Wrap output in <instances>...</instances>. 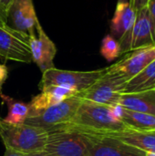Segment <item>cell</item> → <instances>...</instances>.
Listing matches in <instances>:
<instances>
[{"label":"cell","mask_w":155,"mask_h":156,"mask_svg":"<svg viewBox=\"0 0 155 156\" xmlns=\"http://www.w3.org/2000/svg\"><path fill=\"white\" fill-rule=\"evenodd\" d=\"M105 137L119 140L143 152H155V131H136L127 128L112 133Z\"/></svg>","instance_id":"16"},{"label":"cell","mask_w":155,"mask_h":156,"mask_svg":"<svg viewBox=\"0 0 155 156\" xmlns=\"http://www.w3.org/2000/svg\"><path fill=\"white\" fill-rule=\"evenodd\" d=\"M145 156H155V152H146Z\"/></svg>","instance_id":"28"},{"label":"cell","mask_w":155,"mask_h":156,"mask_svg":"<svg viewBox=\"0 0 155 156\" xmlns=\"http://www.w3.org/2000/svg\"><path fill=\"white\" fill-rule=\"evenodd\" d=\"M89 156H145V152L109 137H94Z\"/></svg>","instance_id":"12"},{"label":"cell","mask_w":155,"mask_h":156,"mask_svg":"<svg viewBox=\"0 0 155 156\" xmlns=\"http://www.w3.org/2000/svg\"><path fill=\"white\" fill-rule=\"evenodd\" d=\"M14 0H0V8L7 14L8 16V11H9V8L11 6V5L13 4Z\"/></svg>","instance_id":"24"},{"label":"cell","mask_w":155,"mask_h":156,"mask_svg":"<svg viewBox=\"0 0 155 156\" xmlns=\"http://www.w3.org/2000/svg\"><path fill=\"white\" fill-rule=\"evenodd\" d=\"M154 59L155 44L128 52L123 58L108 67V69L128 81L143 70Z\"/></svg>","instance_id":"9"},{"label":"cell","mask_w":155,"mask_h":156,"mask_svg":"<svg viewBox=\"0 0 155 156\" xmlns=\"http://www.w3.org/2000/svg\"><path fill=\"white\" fill-rule=\"evenodd\" d=\"M48 134L43 128L25 122L12 124L0 118V138L5 149L24 154L43 153Z\"/></svg>","instance_id":"2"},{"label":"cell","mask_w":155,"mask_h":156,"mask_svg":"<svg viewBox=\"0 0 155 156\" xmlns=\"http://www.w3.org/2000/svg\"><path fill=\"white\" fill-rule=\"evenodd\" d=\"M147 8H148V11H149L151 21H152L153 29V35H154L155 38V0H150L149 1Z\"/></svg>","instance_id":"21"},{"label":"cell","mask_w":155,"mask_h":156,"mask_svg":"<svg viewBox=\"0 0 155 156\" xmlns=\"http://www.w3.org/2000/svg\"><path fill=\"white\" fill-rule=\"evenodd\" d=\"M26 156H53L50 155V154H48L46 153H39V154H27Z\"/></svg>","instance_id":"27"},{"label":"cell","mask_w":155,"mask_h":156,"mask_svg":"<svg viewBox=\"0 0 155 156\" xmlns=\"http://www.w3.org/2000/svg\"><path fill=\"white\" fill-rule=\"evenodd\" d=\"M12 27L29 33L36 29L37 16L32 0H14L8 11Z\"/></svg>","instance_id":"13"},{"label":"cell","mask_w":155,"mask_h":156,"mask_svg":"<svg viewBox=\"0 0 155 156\" xmlns=\"http://www.w3.org/2000/svg\"><path fill=\"white\" fill-rule=\"evenodd\" d=\"M81 101V97L77 94L48 108L36 117L27 118L25 123L43 128L48 132L53 128L69 122L75 114Z\"/></svg>","instance_id":"7"},{"label":"cell","mask_w":155,"mask_h":156,"mask_svg":"<svg viewBox=\"0 0 155 156\" xmlns=\"http://www.w3.org/2000/svg\"><path fill=\"white\" fill-rule=\"evenodd\" d=\"M122 54L155 44L152 21L147 7L137 11L136 21L131 31L119 40Z\"/></svg>","instance_id":"8"},{"label":"cell","mask_w":155,"mask_h":156,"mask_svg":"<svg viewBox=\"0 0 155 156\" xmlns=\"http://www.w3.org/2000/svg\"><path fill=\"white\" fill-rule=\"evenodd\" d=\"M8 21V16L6 13H5L1 8H0V26L7 24Z\"/></svg>","instance_id":"25"},{"label":"cell","mask_w":155,"mask_h":156,"mask_svg":"<svg viewBox=\"0 0 155 156\" xmlns=\"http://www.w3.org/2000/svg\"><path fill=\"white\" fill-rule=\"evenodd\" d=\"M119 105L124 109L155 116V88L133 93H122Z\"/></svg>","instance_id":"15"},{"label":"cell","mask_w":155,"mask_h":156,"mask_svg":"<svg viewBox=\"0 0 155 156\" xmlns=\"http://www.w3.org/2000/svg\"><path fill=\"white\" fill-rule=\"evenodd\" d=\"M100 54L107 61H112L122 54L120 42L111 35H107L101 42Z\"/></svg>","instance_id":"20"},{"label":"cell","mask_w":155,"mask_h":156,"mask_svg":"<svg viewBox=\"0 0 155 156\" xmlns=\"http://www.w3.org/2000/svg\"><path fill=\"white\" fill-rule=\"evenodd\" d=\"M155 88V59L126 82L123 93H133Z\"/></svg>","instance_id":"18"},{"label":"cell","mask_w":155,"mask_h":156,"mask_svg":"<svg viewBox=\"0 0 155 156\" xmlns=\"http://www.w3.org/2000/svg\"><path fill=\"white\" fill-rule=\"evenodd\" d=\"M41 92L33 97L29 105L27 118H33L41 114L48 108L56 105L62 101L79 94L76 90L63 86L50 85L40 89Z\"/></svg>","instance_id":"11"},{"label":"cell","mask_w":155,"mask_h":156,"mask_svg":"<svg viewBox=\"0 0 155 156\" xmlns=\"http://www.w3.org/2000/svg\"><path fill=\"white\" fill-rule=\"evenodd\" d=\"M27 154H21V153H17V152H15L13 150H10V149H5V152L4 154V156H26Z\"/></svg>","instance_id":"26"},{"label":"cell","mask_w":155,"mask_h":156,"mask_svg":"<svg viewBox=\"0 0 155 156\" xmlns=\"http://www.w3.org/2000/svg\"><path fill=\"white\" fill-rule=\"evenodd\" d=\"M120 120L127 126V128L136 131H155V116L130 111L122 107Z\"/></svg>","instance_id":"17"},{"label":"cell","mask_w":155,"mask_h":156,"mask_svg":"<svg viewBox=\"0 0 155 156\" xmlns=\"http://www.w3.org/2000/svg\"><path fill=\"white\" fill-rule=\"evenodd\" d=\"M126 82L125 79L110 71L107 67V72L79 95L84 101L107 106L119 105V100L123 93Z\"/></svg>","instance_id":"4"},{"label":"cell","mask_w":155,"mask_h":156,"mask_svg":"<svg viewBox=\"0 0 155 156\" xmlns=\"http://www.w3.org/2000/svg\"><path fill=\"white\" fill-rule=\"evenodd\" d=\"M125 129L127 126L113 115L111 106L82 100L75 114L69 122L50 131L66 130L89 136L105 137Z\"/></svg>","instance_id":"1"},{"label":"cell","mask_w":155,"mask_h":156,"mask_svg":"<svg viewBox=\"0 0 155 156\" xmlns=\"http://www.w3.org/2000/svg\"><path fill=\"white\" fill-rule=\"evenodd\" d=\"M7 77H8V69H7L6 66L0 64V95L2 94L3 85L5 82Z\"/></svg>","instance_id":"22"},{"label":"cell","mask_w":155,"mask_h":156,"mask_svg":"<svg viewBox=\"0 0 155 156\" xmlns=\"http://www.w3.org/2000/svg\"><path fill=\"white\" fill-rule=\"evenodd\" d=\"M4 103L7 106V115L4 119L6 122L12 124H20L24 123L28 117L29 113V105L26 102L16 101L12 97L6 96L5 94L0 95Z\"/></svg>","instance_id":"19"},{"label":"cell","mask_w":155,"mask_h":156,"mask_svg":"<svg viewBox=\"0 0 155 156\" xmlns=\"http://www.w3.org/2000/svg\"><path fill=\"white\" fill-rule=\"evenodd\" d=\"M137 17V10L130 2L120 0L116 5L111 23L112 37L118 41L126 36L132 28Z\"/></svg>","instance_id":"14"},{"label":"cell","mask_w":155,"mask_h":156,"mask_svg":"<svg viewBox=\"0 0 155 156\" xmlns=\"http://www.w3.org/2000/svg\"><path fill=\"white\" fill-rule=\"evenodd\" d=\"M36 30L37 31V37H36L35 30L28 33L32 60L43 73L48 69L55 68L53 61L57 53V48L43 30L38 20L36 24Z\"/></svg>","instance_id":"10"},{"label":"cell","mask_w":155,"mask_h":156,"mask_svg":"<svg viewBox=\"0 0 155 156\" xmlns=\"http://www.w3.org/2000/svg\"><path fill=\"white\" fill-rule=\"evenodd\" d=\"M106 72L107 68L90 71H73L52 68L43 72L39 89L57 85L74 89L78 92H81L90 87Z\"/></svg>","instance_id":"5"},{"label":"cell","mask_w":155,"mask_h":156,"mask_svg":"<svg viewBox=\"0 0 155 156\" xmlns=\"http://www.w3.org/2000/svg\"><path fill=\"white\" fill-rule=\"evenodd\" d=\"M0 56L17 62L31 63L33 60L28 33L8 24L0 26Z\"/></svg>","instance_id":"6"},{"label":"cell","mask_w":155,"mask_h":156,"mask_svg":"<svg viewBox=\"0 0 155 156\" xmlns=\"http://www.w3.org/2000/svg\"><path fill=\"white\" fill-rule=\"evenodd\" d=\"M48 133L44 153L53 156H89L92 144L90 136L66 130Z\"/></svg>","instance_id":"3"},{"label":"cell","mask_w":155,"mask_h":156,"mask_svg":"<svg viewBox=\"0 0 155 156\" xmlns=\"http://www.w3.org/2000/svg\"><path fill=\"white\" fill-rule=\"evenodd\" d=\"M149 1L150 0H131L130 3L137 11H139L144 7H147Z\"/></svg>","instance_id":"23"}]
</instances>
